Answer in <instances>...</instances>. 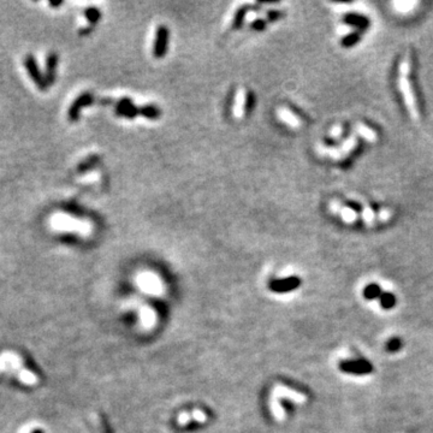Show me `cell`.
Instances as JSON below:
<instances>
[{
	"label": "cell",
	"mask_w": 433,
	"mask_h": 433,
	"mask_svg": "<svg viewBox=\"0 0 433 433\" xmlns=\"http://www.w3.org/2000/svg\"><path fill=\"white\" fill-rule=\"evenodd\" d=\"M298 285H300V279L296 277H291L282 279V281H274L273 283L271 284V288L277 291H288L297 288Z\"/></svg>",
	"instance_id": "cell-5"
},
{
	"label": "cell",
	"mask_w": 433,
	"mask_h": 433,
	"mask_svg": "<svg viewBox=\"0 0 433 433\" xmlns=\"http://www.w3.org/2000/svg\"><path fill=\"white\" fill-rule=\"evenodd\" d=\"M86 16L91 23H98V21L100 19V11L98 9L91 8L86 11Z\"/></svg>",
	"instance_id": "cell-16"
},
{
	"label": "cell",
	"mask_w": 433,
	"mask_h": 433,
	"mask_svg": "<svg viewBox=\"0 0 433 433\" xmlns=\"http://www.w3.org/2000/svg\"><path fill=\"white\" fill-rule=\"evenodd\" d=\"M140 318L143 326H152L155 322V314L149 307H141Z\"/></svg>",
	"instance_id": "cell-8"
},
{
	"label": "cell",
	"mask_w": 433,
	"mask_h": 433,
	"mask_svg": "<svg viewBox=\"0 0 433 433\" xmlns=\"http://www.w3.org/2000/svg\"><path fill=\"white\" fill-rule=\"evenodd\" d=\"M140 285L141 288H142V290H146L152 294H159L160 291H162L160 282L154 277H147V275H144L143 278L140 279Z\"/></svg>",
	"instance_id": "cell-7"
},
{
	"label": "cell",
	"mask_w": 433,
	"mask_h": 433,
	"mask_svg": "<svg viewBox=\"0 0 433 433\" xmlns=\"http://www.w3.org/2000/svg\"><path fill=\"white\" fill-rule=\"evenodd\" d=\"M266 25H267V21H265V19H261V18L255 19V21H253L252 23H250V27H252L253 30H256V31L265 30Z\"/></svg>",
	"instance_id": "cell-17"
},
{
	"label": "cell",
	"mask_w": 433,
	"mask_h": 433,
	"mask_svg": "<svg viewBox=\"0 0 433 433\" xmlns=\"http://www.w3.org/2000/svg\"><path fill=\"white\" fill-rule=\"evenodd\" d=\"M380 302H381V306H383L384 308H386V309H390V308H392L395 306V303H396V300H395L393 295L386 293V294L381 295Z\"/></svg>",
	"instance_id": "cell-14"
},
{
	"label": "cell",
	"mask_w": 433,
	"mask_h": 433,
	"mask_svg": "<svg viewBox=\"0 0 433 433\" xmlns=\"http://www.w3.org/2000/svg\"><path fill=\"white\" fill-rule=\"evenodd\" d=\"M115 112L122 115V117L130 118L131 120V118H135L137 114H140V108H137L130 99L125 98L122 99V100L118 102L117 107H115Z\"/></svg>",
	"instance_id": "cell-3"
},
{
	"label": "cell",
	"mask_w": 433,
	"mask_h": 433,
	"mask_svg": "<svg viewBox=\"0 0 433 433\" xmlns=\"http://www.w3.org/2000/svg\"><path fill=\"white\" fill-rule=\"evenodd\" d=\"M92 101H93V96L91 94H83V95L80 96V98L77 99L75 102H73L72 107L70 108V113H69L70 118H71L72 121H76L77 118H78L80 111H81V108L83 107V106L89 105Z\"/></svg>",
	"instance_id": "cell-6"
},
{
	"label": "cell",
	"mask_w": 433,
	"mask_h": 433,
	"mask_svg": "<svg viewBox=\"0 0 433 433\" xmlns=\"http://www.w3.org/2000/svg\"><path fill=\"white\" fill-rule=\"evenodd\" d=\"M343 21H344L345 24H349L351 25V27L360 29V31L366 30V29L370 27L371 24L370 18L359 14H352V12H350V14H346Z\"/></svg>",
	"instance_id": "cell-4"
},
{
	"label": "cell",
	"mask_w": 433,
	"mask_h": 433,
	"mask_svg": "<svg viewBox=\"0 0 433 433\" xmlns=\"http://www.w3.org/2000/svg\"><path fill=\"white\" fill-rule=\"evenodd\" d=\"M189 420H195V421H204L205 420V414L202 412H196L191 413L190 415H188V414H183V415L179 416V422L182 423V425H185Z\"/></svg>",
	"instance_id": "cell-12"
},
{
	"label": "cell",
	"mask_w": 433,
	"mask_h": 433,
	"mask_svg": "<svg viewBox=\"0 0 433 433\" xmlns=\"http://www.w3.org/2000/svg\"><path fill=\"white\" fill-rule=\"evenodd\" d=\"M364 295L365 297L370 298V300H373V298H377L378 296H380V288L375 284H370L368 287H366Z\"/></svg>",
	"instance_id": "cell-13"
},
{
	"label": "cell",
	"mask_w": 433,
	"mask_h": 433,
	"mask_svg": "<svg viewBox=\"0 0 433 433\" xmlns=\"http://www.w3.org/2000/svg\"><path fill=\"white\" fill-rule=\"evenodd\" d=\"M282 16H283V14H282L281 11H278V10H269L267 12V21L275 22L278 21V19H281Z\"/></svg>",
	"instance_id": "cell-18"
},
{
	"label": "cell",
	"mask_w": 433,
	"mask_h": 433,
	"mask_svg": "<svg viewBox=\"0 0 433 433\" xmlns=\"http://www.w3.org/2000/svg\"><path fill=\"white\" fill-rule=\"evenodd\" d=\"M140 114L144 118H148V120H158L160 117V110L153 105H147L140 108Z\"/></svg>",
	"instance_id": "cell-9"
},
{
	"label": "cell",
	"mask_w": 433,
	"mask_h": 433,
	"mask_svg": "<svg viewBox=\"0 0 433 433\" xmlns=\"http://www.w3.org/2000/svg\"><path fill=\"white\" fill-rule=\"evenodd\" d=\"M254 105H255V95H254V93L250 91V92L247 93V96H246L245 110H246L247 114H249L250 112L253 111V108H254Z\"/></svg>",
	"instance_id": "cell-15"
},
{
	"label": "cell",
	"mask_w": 433,
	"mask_h": 433,
	"mask_svg": "<svg viewBox=\"0 0 433 433\" xmlns=\"http://www.w3.org/2000/svg\"><path fill=\"white\" fill-rule=\"evenodd\" d=\"M248 9H249V6H242V8H240L239 10H237V12L235 14V17H233V22H232L233 29L242 27L243 22H245L247 12H248Z\"/></svg>",
	"instance_id": "cell-10"
},
{
	"label": "cell",
	"mask_w": 433,
	"mask_h": 433,
	"mask_svg": "<svg viewBox=\"0 0 433 433\" xmlns=\"http://www.w3.org/2000/svg\"><path fill=\"white\" fill-rule=\"evenodd\" d=\"M341 368L348 373L355 374H367L372 372V365L370 362L364 360H356V361H345L343 362Z\"/></svg>",
	"instance_id": "cell-2"
},
{
	"label": "cell",
	"mask_w": 433,
	"mask_h": 433,
	"mask_svg": "<svg viewBox=\"0 0 433 433\" xmlns=\"http://www.w3.org/2000/svg\"><path fill=\"white\" fill-rule=\"evenodd\" d=\"M169 29L166 25H159L155 33V41L153 45V54L155 58H163L168 52Z\"/></svg>",
	"instance_id": "cell-1"
},
{
	"label": "cell",
	"mask_w": 433,
	"mask_h": 433,
	"mask_svg": "<svg viewBox=\"0 0 433 433\" xmlns=\"http://www.w3.org/2000/svg\"><path fill=\"white\" fill-rule=\"evenodd\" d=\"M360 38H361L360 31H354V33L348 34L346 36L342 38V46L346 48L355 46V45L360 41Z\"/></svg>",
	"instance_id": "cell-11"
},
{
	"label": "cell",
	"mask_w": 433,
	"mask_h": 433,
	"mask_svg": "<svg viewBox=\"0 0 433 433\" xmlns=\"http://www.w3.org/2000/svg\"><path fill=\"white\" fill-rule=\"evenodd\" d=\"M400 346H401V341L397 338L391 339V341L389 342V344H387V348H389V350H391V351L397 350V349H400Z\"/></svg>",
	"instance_id": "cell-19"
},
{
	"label": "cell",
	"mask_w": 433,
	"mask_h": 433,
	"mask_svg": "<svg viewBox=\"0 0 433 433\" xmlns=\"http://www.w3.org/2000/svg\"><path fill=\"white\" fill-rule=\"evenodd\" d=\"M348 206L355 211H361V206H359L358 204H354V202H348Z\"/></svg>",
	"instance_id": "cell-20"
}]
</instances>
